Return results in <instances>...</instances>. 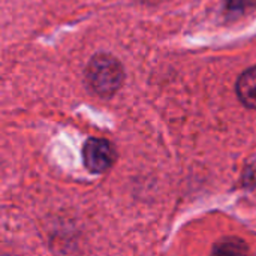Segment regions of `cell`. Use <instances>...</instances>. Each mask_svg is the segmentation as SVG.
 Wrapping results in <instances>:
<instances>
[{"mask_svg":"<svg viewBox=\"0 0 256 256\" xmlns=\"http://www.w3.org/2000/svg\"><path fill=\"white\" fill-rule=\"evenodd\" d=\"M82 159L86 168L93 174L106 172L116 162V150L112 144L102 138H88L82 147Z\"/></svg>","mask_w":256,"mask_h":256,"instance_id":"cell-2","label":"cell"},{"mask_svg":"<svg viewBox=\"0 0 256 256\" xmlns=\"http://www.w3.org/2000/svg\"><path fill=\"white\" fill-rule=\"evenodd\" d=\"M237 94L243 105L256 110V66L240 75L237 81Z\"/></svg>","mask_w":256,"mask_h":256,"instance_id":"cell-3","label":"cell"},{"mask_svg":"<svg viewBox=\"0 0 256 256\" xmlns=\"http://www.w3.org/2000/svg\"><path fill=\"white\" fill-rule=\"evenodd\" d=\"M256 0H226V8L231 10L237 9H246V8H255Z\"/></svg>","mask_w":256,"mask_h":256,"instance_id":"cell-5","label":"cell"},{"mask_svg":"<svg viewBox=\"0 0 256 256\" xmlns=\"http://www.w3.org/2000/svg\"><path fill=\"white\" fill-rule=\"evenodd\" d=\"M124 74L120 62L110 54H96L87 64L86 80L92 90L99 96H112L123 82Z\"/></svg>","mask_w":256,"mask_h":256,"instance_id":"cell-1","label":"cell"},{"mask_svg":"<svg viewBox=\"0 0 256 256\" xmlns=\"http://www.w3.org/2000/svg\"><path fill=\"white\" fill-rule=\"evenodd\" d=\"M213 256H248V246L238 238H225L214 246Z\"/></svg>","mask_w":256,"mask_h":256,"instance_id":"cell-4","label":"cell"}]
</instances>
